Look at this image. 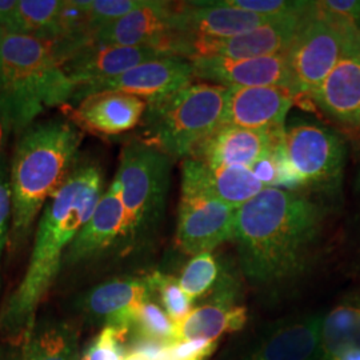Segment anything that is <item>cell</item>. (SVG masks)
Masks as SVG:
<instances>
[{
    "instance_id": "1",
    "label": "cell",
    "mask_w": 360,
    "mask_h": 360,
    "mask_svg": "<svg viewBox=\"0 0 360 360\" xmlns=\"http://www.w3.org/2000/svg\"><path fill=\"white\" fill-rule=\"evenodd\" d=\"M326 208L303 190L267 187L236 211L233 242L245 278L260 287L290 283L309 269Z\"/></svg>"
},
{
    "instance_id": "2",
    "label": "cell",
    "mask_w": 360,
    "mask_h": 360,
    "mask_svg": "<svg viewBox=\"0 0 360 360\" xmlns=\"http://www.w3.org/2000/svg\"><path fill=\"white\" fill-rule=\"evenodd\" d=\"M103 193L102 168L91 162H77L41 212L26 274L0 312V331L11 339L26 340L37 323L39 304L63 266L68 247L92 217Z\"/></svg>"
},
{
    "instance_id": "3",
    "label": "cell",
    "mask_w": 360,
    "mask_h": 360,
    "mask_svg": "<svg viewBox=\"0 0 360 360\" xmlns=\"http://www.w3.org/2000/svg\"><path fill=\"white\" fill-rule=\"evenodd\" d=\"M82 141L83 131L63 117L35 122L22 132L10 163L13 250L26 242L40 211L68 179Z\"/></svg>"
},
{
    "instance_id": "4",
    "label": "cell",
    "mask_w": 360,
    "mask_h": 360,
    "mask_svg": "<svg viewBox=\"0 0 360 360\" xmlns=\"http://www.w3.org/2000/svg\"><path fill=\"white\" fill-rule=\"evenodd\" d=\"M75 92L51 41L6 34L0 43V99L13 132L22 134L47 108L72 102Z\"/></svg>"
},
{
    "instance_id": "5",
    "label": "cell",
    "mask_w": 360,
    "mask_h": 360,
    "mask_svg": "<svg viewBox=\"0 0 360 360\" xmlns=\"http://www.w3.org/2000/svg\"><path fill=\"white\" fill-rule=\"evenodd\" d=\"M227 89L210 83H191L167 99L148 104L144 142L171 159H187L193 150L221 126Z\"/></svg>"
},
{
    "instance_id": "6",
    "label": "cell",
    "mask_w": 360,
    "mask_h": 360,
    "mask_svg": "<svg viewBox=\"0 0 360 360\" xmlns=\"http://www.w3.org/2000/svg\"><path fill=\"white\" fill-rule=\"evenodd\" d=\"M172 160L144 141L123 147L114 180L129 219V245L153 233L163 220Z\"/></svg>"
},
{
    "instance_id": "7",
    "label": "cell",
    "mask_w": 360,
    "mask_h": 360,
    "mask_svg": "<svg viewBox=\"0 0 360 360\" xmlns=\"http://www.w3.org/2000/svg\"><path fill=\"white\" fill-rule=\"evenodd\" d=\"M284 147L304 191L328 199L340 193L347 147L338 132L322 123L297 117L285 124Z\"/></svg>"
},
{
    "instance_id": "8",
    "label": "cell",
    "mask_w": 360,
    "mask_h": 360,
    "mask_svg": "<svg viewBox=\"0 0 360 360\" xmlns=\"http://www.w3.org/2000/svg\"><path fill=\"white\" fill-rule=\"evenodd\" d=\"M354 27L356 26L336 20L322 13L315 1L312 3V8L287 51L295 98L299 95L311 98L322 84L342 56L348 31Z\"/></svg>"
},
{
    "instance_id": "9",
    "label": "cell",
    "mask_w": 360,
    "mask_h": 360,
    "mask_svg": "<svg viewBox=\"0 0 360 360\" xmlns=\"http://www.w3.org/2000/svg\"><path fill=\"white\" fill-rule=\"evenodd\" d=\"M94 43L151 47L168 55L179 56L181 44L180 3L165 0H144L126 16L99 28Z\"/></svg>"
},
{
    "instance_id": "10",
    "label": "cell",
    "mask_w": 360,
    "mask_h": 360,
    "mask_svg": "<svg viewBox=\"0 0 360 360\" xmlns=\"http://www.w3.org/2000/svg\"><path fill=\"white\" fill-rule=\"evenodd\" d=\"M193 83L190 59L165 55L147 60L108 80L77 89L72 103L104 91H117L143 99L147 105L162 102Z\"/></svg>"
},
{
    "instance_id": "11",
    "label": "cell",
    "mask_w": 360,
    "mask_h": 360,
    "mask_svg": "<svg viewBox=\"0 0 360 360\" xmlns=\"http://www.w3.org/2000/svg\"><path fill=\"white\" fill-rule=\"evenodd\" d=\"M236 211L202 193H181L178 207L176 245L187 255L211 252L233 240Z\"/></svg>"
},
{
    "instance_id": "12",
    "label": "cell",
    "mask_w": 360,
    "mask_h": 360,
    "mask_svg": "<svg viewBox=\"0 0 360 360\" xmlns=\"http://www.w3.org/2000/svg\"><path fill=\"white\" fill-rule=\"evenodd\" d=\"M309 99L340 126L360 129V28L348 31L342 56Z\"/></svg>"
},
{
    "instance_id": "13",
    "label": "cell",
    "mask_w": 360,
    "mask_h": 360,
    "mask_svg": "<svg viewBox=\"0 0 360 360\" xmlns=\"http://www.w3.org/2000/svg\"><path fill=\"white\" fill-rule=\"evenodd\" d=\"M309 10L303 15H290L271 19L270 22L239 37L224 40H193L188 47V59L199 56L255 59L285 53L292 46Z\"/></svg>"
},
{
    "instance_id": "14",
    "label": "cell",
    "mask_w": 360,
    "mask_h": 360,
    "mask_svg": "<svg viewBox=\"0 0 360 360\" xmlns=\"http://www.w3.org/2000/svg\"><path fill=\"white\" fill-rule=\"evenodd\" d=\"M190 60L193 65V79L202 80V83L224 89L281 87L292 94L287 52L255 59L199 56Z\"/></svg>"
},
{
    "instance_id": "15",
    "label": "cell",
    "mask_w": 360,
    "mask_h": 360,
    "mask_svg": "<svg viewBox=\"0 0 360 360\" xmlns=\"http://www.w3.org/2000/svg\"><path fill=\"white\" fill-rule=\"evenodd\" d=\"M117 245H129V227L119 186L112 180L92 217L68 247L63 264L75 266L104 255Z\"/></svg>"
},
{
    "instance_id": "16",
    "label": "cell",
    "mask_w": 360,
    "mask_h": 360,
    "mask_svg": "<svg viewBox=\"0 0 360 360\" xmlns=\"http://www.w3.org/2000/svg\"><path fill=\"white\" fill-rule=\"evenodd\" d=\"M181 13V52L188 59V47L193 40H224L239 37L271 19L259 13L233 8L218 1L180 3Z\"/></svg>"
},
{
    "instance_id": "17",
    "label": "cell",
    "mask_w": 360,
    "mask_h": 360,
    "mask_svg": "<svg viewBox=\"0 0 360 360\" xmlns=\"http://www.w3.org/2000/svg\"><path fill=\"white\" fill-rule=\"evenodd\" d=\"M165 55L168 53L151 47H124L92 41L65 58L60 65L77 90L117 77L147 60Z\"/></svg>"
},
{
    "instance_id": "18",
    "label": "cell",
    "mask_w": 360,
    "mask_h": 360,
    "mask_svg": "<svg viewBox=\"0 0 360 360\" xmlns=\"http://www.w3.org/2000/svg\"><path fill=\"white\" fill-rule=\"evenodd\" d=\"M284 141L282 131H257L221 124L190 158L220 167L251 168Z\"/></svg>"
},
{
    "instance_id": "19",
    "label": "cell",
    "mask_w": 360,
    "mask_h": 360,
    "mask_svg": "<svg viewBox=\"0 0 360 360\" xmlns=\"http://www.w3.org/2000/svg\"><path fill=\"white\" fill-rule=\"evenodd\" d=\"M266 187L250 168L220 167L187 158L181 167V193H202L239 210Z\"/></svg>"
},
{
    "instance_id": "20",
    "label": "cell",
    "mask_w": 360,
    "mask_h": 360,
    "mask_svg": "<svg viewBox=\"0 0 360 360\" xmlns=\"http://www.w3.org/2000/svg\"><path fill=\"white\" fill-rule=\"evenodd\" d=\"M295 96L281 87L227 89L221 124L257 131H282Z\"/></svg>"
},
{
    "instance_id": "21",
    "label": "cell",
    "mask_w": 360,
    "mask_h": 360,
    "mask_svg": "<svg viewBox=\"0 0 360 360\" xmlns=\"http://www.w3.org/2000/svg\"><path fill=\"white\" fill-rule=\"evenodd\" d=\"M147 111V103L134 95L117 91L94 94L71 108V122L82 131L115 136L138 127Z\"/></svg>"
},
{
    "instance_id": "22",
    "label": "cell",
    "mask_w": 360,
    "mask_h": 360,
    "mask_svg": "<svg viewBox=\"0 0 360 360\" xmlns=\"http://www.w3.org/2000/svg\"><path fill=\"white\" fill-rule=\"evenodd\" d=\"M153 288L146 278H120L99 284L82 297L80 307L92 321L127 330L138 309L151 299Z\"/></svg>"
},
{
    "instance_id": "23",
    "label": "cell",
    "mask_w": 360,
    "mask_h": 360,
    "mask_svg": "<svg viewBox=\"0 0 360 360\" xmlns=\"http://www.w3.org/2000/svg\"><path fill=\"white\" fill-rule=\"evenodd\" d=\"M235 288L229 279L221 278L211 300L193 307L188 316L176 324V339L218 340L221 335L240 331L247 322V309L235 304Z\"/></svg>"
},
{
    "instance_id": "24",
    "label": "cell",
    "mask_w": 360,
    "mask_h": 360,
    "mask_svg": "<svg viewBox=\"0 0 360 360\" xmlns=\"http://www.w3.org/2000/svg\"><path fill=\"white\" fill-rule=\"evenodd\" d=\"M321 324L319 315L281 323L262 336L242 360H315Z\"/></svg>"
},
{
    "instance_id": "25",
    "label": "cell",
    "mask_w": 360,
    "mask_h": 360,
    "mask_svg": "<svg viewBox=\"0 0 360 360\" xmlns=\"http://www.w3.org/2000/svg\"><path fill=\"white\" fill-rule=\"evenodd\" d=\"M315 360H360V294L323 315Z\"/></svg>"
},
{
    "instance_id": "26",
    "label": "cell",
    "mask_w": 360,
    "mask_h": 360,
    "mask_svg": "<svg viewBox=\"0 0 360 360\" xmlns=\"http://www.w3.org/2000/svg\"><path fill=\"white\" fill-rule=\"evenodd\" d=\"M22 360H80L75 327L62 321L35 323L25 340Z\"/></svg>"
},
{
    "instance_id": "27",
    "label": "cell",
    "mask_w": 360,
    "mask_h": 360,
    "mask_svg": "<svg viewBox=\"0 0 360 360\" xmlns=\"http://www.w3.org/2000/svg\"><path fill=\"white\" fill-rule=\"evenodd\" d=\"M65 0H19L13 34L52 41L59 37Z\"/></svg>"
},
{
    "instance_id": "28",
    "label": "cell",
    "mask_w": 360,
    "mask_h": 360,
    "mask_svg": "<svg viewBox=\"0 0 360 360\" xmlns=\"http://www.w3.org/2000/svg\"><path fill=\"white\" fill-rule=\"evenodd\" d=\"M220 264L212 252L191 257L180 274L179 284L193 302L210 294L221 281Z\"/></svg>"
},
{
    "instance_id": "29",
    "label": "cell",
    "mask_w": 360,
    "mask_h": 360,
    "mask_svg": "<svg viewBox=\"0 0 360 360\" xmlns=\"http://www.w3.org/2000/svg\"><path fill=\"white\" fill-rule=\"evenodd\" d=\"M135 335L153 339L156 342L172 345L176 343V326L169 319L163 307L158 306L151 299L144 302L132 324Z\"/></svg>"
},
{
    "instance_id": "30",
    "label": "cell",
    "mask_w": 360,
    "mask_h": 360,
    "mask_svg": "<svg viewBox=\"0 0 360 360\" xmlns=\"http://www.w3.org/2000/svg\"><path fill=\"white\" fill-rule=\"evenodd\" d=\"M154 294H159L162 307L176 324L183 322L193 309V302L181 290L179 281L167 274L154 272L147 276Z\"/></svg>"
},
{
    "instance_id": "31",
    "label": "cell",
    "mask_w": 360,
    "mask_h": 360,
    "mask_svg": "<svg viewBox=\"0 0 360 360\" xmlns=\"http://www.w3.org/2000/svg\"><path fill=\"white\" fill-rule=\"evenodd\" d=\"M127 334V330L105 326L84 349L80 360H124L127 355L124 338Z\"/></svg>"
},
{
    "instance_id": "32",
    "label": "cell",
    "mask_w": 360,
    "mask_h": 360,
    "mask_svg": "<svg viewBox=\"0 0 360 360\" xmlns=\"http://www.w3.org/2000/svg\"><path fill=\"white\" fill-rule=\"evenodd\" d=\"M144 0H82L91 28L95 32L117 19L126 16L142 4Z\"/></svg>"
},
{
    "instance_id": "33",
    "label": "cell",
    "mask_w": 360,
    "mask_h": 360,
    "mask_svg": "<svg viewBox=\"0 0 360 360\" xmlns=\"http://www.w3.org/2000/svg\"><path fill=\"white\" fill-rule=\"evenodd\" d=\"M223 4L248 13H259L269 18H283L290 15H303L312 7V1L288 0H221Z\"/></svg>"
},
{
    "instance_id": "34",
    "label": "cell",
    "mask_w": 360,
    "mask_h": 360,
    "mask_svg": "<svg viewBox=\"0 0 360 360\" xmlns=\"http://www.w3.org/2000/svg\"><path fill=\"white\" fill-rule=\"evenodd\" d=\"M11 191H10V162L7 153L0 154V267L6 245L10 243L11 231Z\"/></svg>"
},
{
    "instance_id": "35",
    "label": "cell",
    "mask_w": 360,
    "mask_h": 360,
    "mask_svg": "<svg viewBox=\"0 0 360 360\" xmlns=\"http://www.w3.org/2000/svg\"><path fill=\"white\" fill-rule=\"evenodd\" d=\"M218 347V340H183L168 345L158 360H207Z\"/></svg>"
},
{
    "instance_id": "36",
    "label": "cell",
    "mask_w": 360,
    "mask_h": 360,
    "mask_svg": "<svg viewBox=\"0 0 360 360\" xmlns=\"http://www.w3.org/2000/svg\"><path fill=\"white\" fill-rule=\"evenodd\" d=\"M316 7L336 20L360 28V0H322Z\"/></svg>"
},
{
    "instance_id": "37",
    "label": "cell",
    "mask_w": 360,
    "mask_h": 360,
    "mask_svg": "<svg viewBox=\"0 0 360 360\" xmlns=\"http://www.w3.org/2000/svg\"><path fill=\"white\" fill-rule=\"evenodd\" d=\"M166 346L168 345L156 342V340L144 338V336L134 335V338L127 347V352L135 354V355L141 356L143 360H158Z\"/></svg>"
},
{
    "instance_id": "38",
    "label": "cell",
    "mask_w": 360,
    "mask_h": 360,
    "mask_svg": "<svg viewBox=\"0 0 360 360\" xmlns=\"http://www.w3.org/2000/svg\"><path fill=\"white\" fill-rule=\"evenodd\" d=\"M19 0H0V28L6 34H13L16 23Z\"/></svg>"
},
{
    "instance_id": "39",
    "label": "cell",
    "mask_w": 360,
    "mask_h": 360,
    "mask_svg": "<svg viewBox=\"0 0 360 360\" xmlns=\"http://www.w3.org/2000/svg\"><path fill=\"white\" fill-rule=\"evenodd\" d=\"M13 132L11 117L8 115V111L4 103L0 99V154L6 151V146L10 134Z\"/></svg>"
},
{
    "instance_id": "40",
    "label": "cell",
    "mask_w": 360,
    "mask_h": 360,
    "mask_svg": "<svg viewBox=\"0 0 360 360\" xmlns=\"http://www.w3.org/2000/svg\"><path fill=\"white\" fill-rule=\"evenodd\" d=\"M355 193H356V198H358V203H359L360 210V169L359 172H358L356 180H355Z\"/></svg>"
},
{
    "instance_id": "41",
    "label": "cell",
    "mask_w": 360,
    "mask_h": 360,
    "mask_svg": "<svg viewBox=\"0 0 360 360\" xmlns=\"http://www.w3.org/2000/svg\"><path fill=\"white\" fill-rule=\"evenodd\" d=\"M124 360H143L141 356H138V355H135V354H131V352H127V355H126V358Z\"/></svg>"
},
{
    "instance_id": "42",
    "label": "cell",
    "mask_w": 360,
    "mask_h": 360,
    "mask_svg": "<svg viewBox=\"0 0 360 360\" xmlns=\"http://www.w3.org/2000/svg\"><path fill=\"white\" fill-rule=\"evenodd\" d=\"M4 37H6V32H4V31L0 28V43H1V40H3Z\"/></svg>"
}]
</instances>
